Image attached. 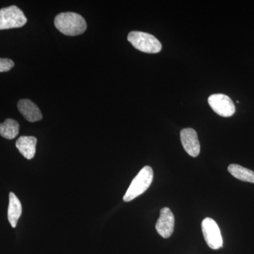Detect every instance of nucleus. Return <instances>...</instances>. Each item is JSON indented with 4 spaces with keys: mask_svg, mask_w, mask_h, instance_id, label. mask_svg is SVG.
<instances>
[{
    "mask_svg": "<svg viewBox=\"0 0 254 254\" xmlns=\"http://www.w3.org/2000/svg\"><path fill=\"white\" fill-rule=\"evenodd\" d=\"M19 132V124L12 119H6L3 123H0V136L6 139H14Z\"/></svg>",
    "mask_w": 254,
    "mask_h": 254,
    "instance_id": "obj_12",
    "label": "nucleus"
},
{
    "mask_svg": "<svg viewBox=\"0 0 254 254\" xmlns=\"http://www.w3.org/2000/svg\"><path fill=\"white\" fill-rule=\"evenodd\" d=\"M228 171L232 176L241 181L254 183V172L252 170L236 164H232L228 167Z\"/></svg>",
    "mask_w": 254,
    "mask_h": 254,
    "instance_id": "obj_13",
    "label": "nucleus"
},
{
    "mask_svg": "<svg viewBox=\"0 0 254 254\" xmlns=\"http://www.w3.org/2000/svg\"><path fill=\"white\" fill-rule=\"evenodd\" d=\"M153 180V169L150 166H145L133 179L127 190L123 199L129 202L138 195L144 193L151 185Z\"/></svg>",
    "mask_w": 254,
    "mask_h": 254,
    "instance_id": "obj_2",
    "label": "nucleus"
},
{
    "mask_svg": "<svg viewBox=\"0 0 254 254\" xmlns=\"http://www.w3.org/2000/svg\"><path fill=\"white\" fill-rule=\"evenodd\" d=\"M55 26L58 31L68 36H76L84 33L87 24L83 16L73 12L61 13L55 18Z\"/></svg>",
    "mask_w": 254,
    "mask_h": 254,
    "instance_id": "obj_1",
    "label": "nucleus"
},
{
    "mask_svg": "<svg viewBox=\"0 0 254 254\" xmlns=\"http://www.w3.org/2000/svg\"><path fill=\"white\" fill-rule=\"evenodd\" d=\"M202 232L207 245L212 250H219L222 247L223 241L218 224L213 219L205 218L201 224Z\"/></svg>",
    "mask_w": 254,
    "mask_h": 254,
    "instance_id": "obj_5",
    "label": "nucleus"
},
{
    "mask_svg": "<svg viewBox=\"0 0 254 254\" xmlns=\"http://www.w3.org/2000/svg\"><path fill=\"white\" fill-rule=\"evenodd\" d=\"M14 63L12 60L7 58H0V73L6 72L14 67Z\"/></svg>",
    "mask_w": 254,
    "mask_h": 254,
    "instance_id": "obj_14",
    "label": "nucleus"
},
{
    "mask_svg": "<svg viewBox=\"0 0 254 254\" xmlns=\"http://www.w3.org/2000/svg\"><path fill=\"white\" fill-rule=\"evenodd\" d=\"M184 149L190 156H198L200 153V143L196 131L191 128H184L180 133Z\"/></svg>",
    "mask_w": 254,
    "mask_h": 254,
    "instance_id": "obj_8",
    "label": "nucleus"
},
{
    "mask_svg": "<svg viewBox=\"0 0 254 254\" xmlns=\"http://www.w3.org/2000/svg\"><path fill=\"white\" fill-rule=\"evenodd\" d=\"M155 228L159 235L163 238H169L173 235L175 228V216L170 208L161 209Z\"/></svg>",
    "mask_w": 254,
    "mask_h": 254,
    "instance_id": "obj_7",
    "label": "nucleus"
},
{
    "mask_svg": "<svg viewBox=\"0 0 254 254\" xmlns=\"http://www.w3.org/2000/svg\"><path fill=\"white\" fill-rule=\"evenodd\" d=\"M21 213H22V205L21 201L15 193L10 192L8 220L13 228H15L17 225L18 220L21 217Z\"/></svg>",
    "mask_w": 254,
    "mask_h": 254,
    "instance_id": "obj_11",
    "label": "nucleus"
},
{
    "mask_svg": "<svg viewBox=\"0 0 254 254\" xmlns=\"http://www.w3.org/2000/svg\"><path fill=\"white\" fill-rule=\"evenodd\" d=\"M17 107L20 113L30 123L40 121L43 118L41 110L31 100H20L18 101Z\"/></svg>",
    "mask_w": 254,
    "mask_h": 254,
    "instance_id": "obj_9",
    "label": "nucleus"
},
{
    "mask_svg": "<svg viewBox=\"0 0 254 254\" xmlns=\"http://www.w3.org/2000/svg\"><path fill=\"white\" fill-rule=\"evenodd\" d=\"M208 101L213 111L223 118L231 117L235 113V105L231 98L226 95L218 93L210 95Z\"/></svg>",
    "mask_w": 254,
    "mask_h": 254,
    "instance_id": "obj_6",
    "label": "nucleus"
},
{
    "mask_svg": "<svg viewBox=\"0 0 254 254\" xmlns=\"http://www.w3.org/2000/svg\"><path fill=\"white\" fill-rule=\"evenodd\" d=\"M127 39L136 50L143 53L155 54L160 53L162 50L160 42L149 33L131 31L128 33Z\"/></svg>",
    "mask_w": 254,
    "mask_h": 254,
    "instance_id": "obj_3",
    "label": "nucleus"
},
{
    "mask_svg": "<svg viewBox=\"0 0 254 254\" xmlns=\"http://www.w3.org/2000/svg\"><path fill=\"white\" fill-rule=\"evenodd\" d=\"M36 144L37 138L34 136H21L16 142V147L18 151L28 160L34 158Z\"/></svg>",
    "mask_w": 254,
    "mask_h": 254,
    "instance_id": "obj_10",
    "label": "nucleus"
},
{
    "mask_svg": "<svg viewBox=\"0 0 254 254\" xmlns=\"http://www.w3.org/2000/svg\"><path fill=\"white\" fill-rule=\"evenodd\" d=\"M27 23L22 10L18 6H8L0 9V30L21 28Z\"/></svg>",
    "mask_w": 254,
    "mask_h": 254,
    "instance_id": "obj_4",
    "label": "nucleus"
}]
</instances>
